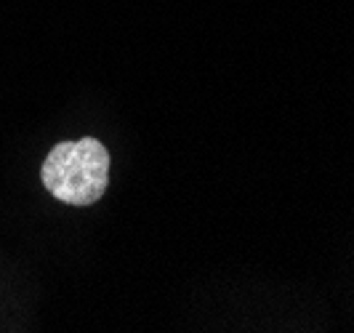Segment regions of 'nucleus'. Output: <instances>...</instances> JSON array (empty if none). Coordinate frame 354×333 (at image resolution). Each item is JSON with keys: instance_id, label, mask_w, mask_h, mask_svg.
Returning <instances> with one entry per match:
<instances>
[{"instance_id": "f257e3e1", "label": "nucleus", "mask_w": 354, "mask_h": 333, "mask_svg": "<svg viewBox=\"0 0 354 333\" xmlns=\"http://www.w3.org/2000/svg\"><path fill=\"white\" fill-rule=\"evenodd\" d=\"M40 181L64 206H93L109 184V150L93 136L59 141L43 160Z\"/></svg>"}]
</instances>
